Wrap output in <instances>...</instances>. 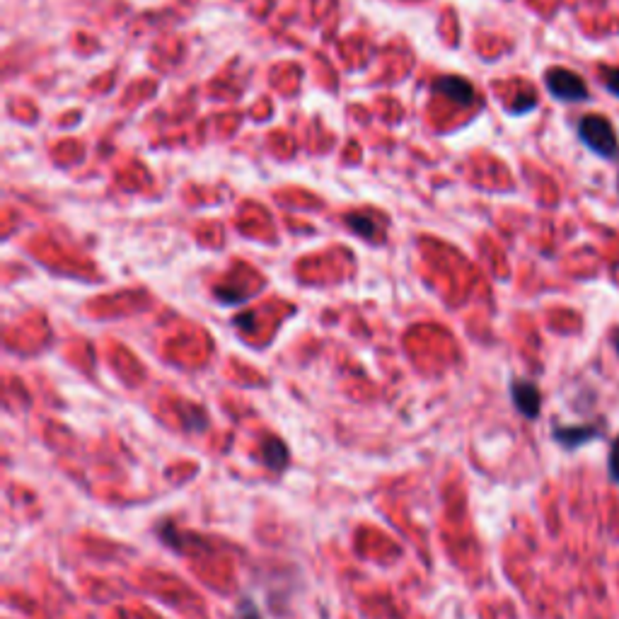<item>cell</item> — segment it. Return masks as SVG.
I'll use <instances>...</instances> for the list:
<instances>
[{
	"label": "cell",
	"instance_id": "6da1fadb",
	"mask_svg": "<svg viewBox=\"0 0 619 619\" xmlns=\"http://www.w3.org/2000/svg\"><path fill=\"white\" fill-rule=\"evenodd\" d=\"M578 138L583 141L590 153H595L603 160L619 158V138L612 124L600 114H588L578 121Z\"/></svg>",
	"mask_w": 619,
	"mask_h": 619
},
{
	"label": "cell",
	"instance_id": "7a4b0ae2",
	"mask_svg": "<svg viewBox=\"0 0 619 619\" xmlns=\"http://www.w3.org/2000/svg\"><path fill=\"white\" fill-rule=\"evenodd\" d=\"M545 88L554 100L559 102H586L588 100V85L581 75L569 71V68H549L545 73Z\"/></svg>",
	"mask_w": 619,
	"mask_h": 619
},
{
	"label": "cell",
	"instance_id": "3957f363",
	"mask_svg": "<svg viewBox=\"0 0 619 619\" xmlns=\"http://www.w3.org/2000/svg\"><path fill=\"white\" fill-rule=\"evenodd\" d=\"M433 92L448 97L457 107H470L474 97H477L470 80L460 78V75H441V78H436L433 80Z\"/></svg>",
	"mask_w": 619,
	"mask_h": 619
},
{
	"label": "cell",
	"instance_id": "277c9868",
	"mask_svg": "<svg viewBox=\"0 0 619 619\" xmlns=\"http://www.w3.org/2000/svg\"><path fill=\"white\" fill-rule=\"evenodd\" d=\"M511 399H513V407H516L525 419L532 421L540 416L542 395H540V390H537V385L530 383V380H513Z\"/></svg>",
	"mask_w": 619,
	"mask_h": 619
},
{
	"label": "cell",
	"instance_id": "5b68a950",
	"mask_svg": "<svg viewBox=\"0 0 619 619\" xmlns=\"http://www.w3.org/2000/svg\"><path fill=\"white\" fill-rule=\"evenodd\" d=\"M603 436V431H600V426L593 424H583V426H557L552 431V438L559 445H564V448L574 450L581 448V445H586L588 441H593V438Z\"/></svg>",
	"mask_w": 619,
	"mask_h": 619
},
{
	"label": "cell",
	"instance_id": "8992f818",
	"mask_svg": "<svg viewBox=\"0 0 619 619\" xmlns=\"http://www.w3.org/2000/svg\"><path fill=\"white\" fill-rule=\"evenodd\" d=\"M288 457H291V455H288L286 443H283L281 438H276V436L266 438L264 445H262V460H264V465L269 467V470L281 472L283 467L288 465Z\"/></svg>",
	"mask_w": 619,
	"mask_h": 619
},
{
	"label": "cell",
	"instance_id": "52a82bcc",
	"mask_svg": "<svg viewBox=\"0 0 619 619\" xmlns=\"http://www.w3.org/2000/svg\"><path fill=\"white\" fill-rule=\"evenodd\" d=\"M346 225H349L356 235L368 237V240H375V235H378V223H375L368 213H351V216H346Z\"/></svg>",
	"mask_w": 619,
	"mask_h": 619
},
{
	"label": "cell",
	"instance_id": "ba28073f",
	"mask_svg": "<svg viewBox=\"0 0 619 619\" xmlns=\"http://www.w3.org/2000/svg\"><path fill=\"white\" fill-rule=\"evenodd\" d=\"M600 78H603V85L607 88V92H612V95L619 100V68L603 66L600 68Z\"/></svg>",
	"mask_w": 619,
	"mask_h": 619
},
{
	"label": "cell",
	"instance_id": "9c48e42d",
	"mask_svg": "<svg viewBox=\"0 0 619 619\" xmlns=\"http://www.w3.org/2000/svg\"><path fill=\"white\" fill-rule=\"evenodd\" d=\"M235 619H262V615H259L257 605L250 598H242L235 607Z\"/></svg>",
	"mask_w": 619,
	"mask_h": 619
},
{
	"label": "cell",
	"instance_id": "30bf717a",
	"mask_svg": "<svg viewBox=\"0 0 619 619\" xmlns=\"http://www.w3.org/2000/svg\"><path fill=\"white\" fill-rule=\"evenodd\" d=\"M607 467H610L612 482L619 484V436L610 445V457H607Z\"/></svg>",
	"mask_w": 619,
	"mask_h": 619
},
{
	"label": "cell",
	"instance_id": "8fae6325",
	"mask_svg": "<svg viewBox=\"0 0 619 619\" xmlns=\"http://www.w3.org/2000/svg\"><path fill=\"white\" fill-rule=\"evenodd\" d=\"M537 104V97L532 95V92H528V95L525 97H518L516 102H513V107H511V112L513 114H523V112H530L532 107H535Z\"/></svg>",
	"mask_w": 619,
	"mask_h": 619
},
{
	"label": "cell",
	"instance_id": "7c38bea8",
	"mask_svg": "<svg viewBox=\"0 0 619 619\" xmlns=\"http://www.w3.org/2000/svg\"><path fill=\"white\" fill-rule=\"evenodd\" d=\"M615 349H617V356H619V332H617V337H615Z\"/></svg>",
	"mask_w": 619,
	"mask_h": 619
}]
</instances>
